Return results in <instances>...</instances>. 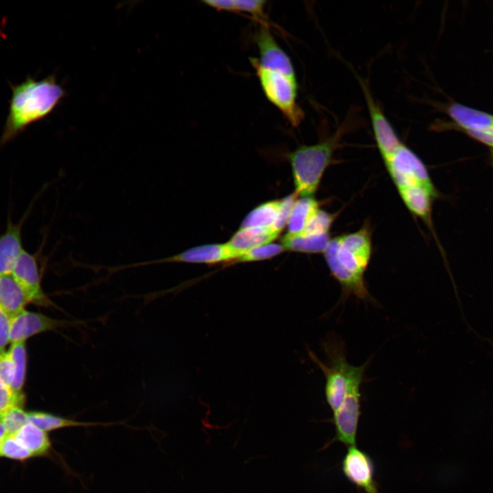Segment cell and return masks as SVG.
Instances as JSON below:
<instances>
[{"label":"cell","instance_id":"obj_11","mask_svg":"<svg viewBox=\"0 0 493 493\" xmlns=\"http://www.w3.org/2000/svg\"><path fill=\"white\" fill-rule=\"evenodd\" d=\"M255 40L260 55L256 59L261 66L296 78L290 58L275 40L268 23H259Z\"/></svg>","mask_w":493,"mask_h":493},{"label":"cell","instance_id":"obj_26","mask_svg":"<svg viewBox=\"0 0 493 493\" xmlns=\"http://www.w3.org/2000/svg\"><path fill=\"white\" fill-rule=\"evenodd\" d=\"M0 457L23 462L34 456L13 434L5 433L0 441Z\"/></svg>","mask_w":493,"mask_h":493},{"label":"cell","instance_id":"obj_31","mask_svg":"<svg viewBox=\"0 0 493 493\" xmlns=\"http://www.w3.org/2000/svg\"><path fill=\"white\" fill-rule=\"evenodd\" d=\"M297 196L298 195L294 192L281 199V203L279 213L275 223L272 226V227L279 233L285 225H287L292 207Z\"/></svg>","mask_w":493,"mask_h":493},{"label":"cell","instance_id":"obj_1","mask_svg":"<svg viewBox=\"0 0 493 493\" xmlns=\"http://www.w3.org/2000/svg\"><path fill=\"white\" fill-rule=\"evenodd\" d=\"M371 237L370 226L365 224L356 231L331 238L323 253L344 299L353 296L364 301L372 300L364 279L372 253Z\"/></svg>","mask_w":493,"mask_h":493},{"label":"cell","instance_id":"obj_35","mask_svg":"<svg viewBox=\"0 0 493 493\" xmlns=\"http://www.w3.org/2000/svg\"><path fill=\"white\" fill-rule=\"evenodd\" d=\"M5 433H6L5 430L3 425L0 422V441H1V438H3V436L5 434Z\"/></svg>","mask_w":493,"mask_h":493},{"label":"cell","instance_id":"obj_28","mask_svg":"<svg viewBox=\"0 0 493 493\" xmlns=\"http://www.w3.org/2000/svg\"><path fill=\"white\" fill-rule=\"evenodd\" d=\"M284 251L286 249L281 244L270 242L247 251L233 263L264 260L272 258Z\"/></svg>","mask_w":493,"mask_h":493},{"label":"cell","instance_id":"obj_3","mask_svg":"<svg viewBox=\"0 0 493 493\" xmlns=\"http://www.w3.org/2000/svg\"><path fill=\"white\" fill-rule=\"evenodd\" d=\"M347 131L344 122L337 130L322 141L303 145L288 155L290 162L295 193L301 197H312L323 175L332 161L342 136Z\"/></svg>","mask_w":493,"mask_h":493},{"label":"cell","instance_id":"obj_27","mask_svg":"<svg viewBox=\"0 0 493 493\" xmlns=\"http://www.w3.org/2000/svg\"><path fill=\"white\" fill-rule=\"evenodd\" d=\"M336 217V214H331L319 208L310 218L303 231L300 233L318 235L329 233L331 227Z\"/></svg>","mask_w":493,"mask_h":493},{"label":"cell","instance_id":"obj_20","mask_svg":"<svg viewBox=\"0 0 493 493\" xmlns=\"http://www.w3.org/2000/svg\"><path fill=\"white\" fill-rule=\"evenodd\" d=\"M13 435L34 457L50 454L52 444L48 433L34 424L28 422Z\"/></svg>","mask_w":493,"mask_h":493},{"label":"cell","instance_id":"obj_15","mask_svg":"<svg viewBox=\"0 0 493 493\" xmlns=\"http://www.w3.org/2000/svg\"><path fill=\"white\" fill-rule=\"evenodd\" d=\"M398 191L407 208L431 225L432 203L438 193L420 185L401 188Z\"/></svg>","mask_w":493,"mask_h":493},{"label":"cell","instance_id":"obj_19","mask_svg":"<svg viewBox=\"0 0 493 493\" xmlns=\"http://www.w3.org/2000/svg\"><path fill=\"white\" fill-rule=\"evenodd\" d=\"M29 300L11 275H0V305L12 317L25 309Z\"/></svg>","mask_w":493,"mask_h":493},{"label":"cell","instance_id":"obj_10","mask_svg":"<svg viewBox=\"0 0 493 493\" xmlns=\"http://www.w3.org/2000/svg\"><path fill=\"white\" fill-rule=\"evenodd\" d=\"M76 324V322L55 319L41 313L23 309L11 317L10 340L12 343L25 342L35 335Z\"/></svg>","mask_w":493,"mask_h":493},{"label":"cell","instance_id":"obj_12","mask_svg":"<svg viewBox=\"0 0 493 493\" xmlns=\"http://www.w3.org/2000/svg\"><path fill=\"white\" fill-rule=\"evenodd\" d=\"M362 88L367 103L372 131L378 150L383 160H385L403 142L379 105L374 100L368 87L362 83Z\"/></svg>","mask_w":493,"mask_h":493},{"label":"cell","instance_id":"obj_25","mask_svg":"<svg viewBox=\"0 0 493 493\" xmlns=\"http://www.w3.org/2000/svg\"><path fill=\"white\" fill-rule=\"evenodd\" d=\"M9 352L13 359L15 374L11 388L16 393L23 394L27 373V354L25 342L12 343Z\"/></svg>","mask_w":493,"mask_h":493},{"label":"cell","instance_id":"obj_14","mask_svg":"<svg viewBox=\"0 0 493 493\" xmlns=\"http://www.w3.org/2000/svg\"><path fill=\"white\" fill-rule=\"evenodd\" d=\"M27 214L14 223L8 218L5 231L0 235V275H11L13 267L23 251L22 227Z\"/></svg>","mask_w":493,"mask_h":493},{"label":"cell","instance_id":"obj_33","mask_svg":"<svg viewBox=\"0 0 493 493\" xmlns=\"http://www.w3.org/2000/svg\"><path fill=\"white\" fill-rule=\"evenodd\" d=\"M10 324L11 316L0 305V353L4 351L6 345L10 342Z\"/></svg>","mask_w":493,"mask_h":493},{"label":"cell","instance_id":"obj_2","mask_svg":"<svg viewBox=\"0 0 493 493\" xmlns=\"http://www.w3.org/2000/svg\"><path fill=\"white\" fill-rule=\"evenodd\" d=\"M11 89L8 114L0 140L2 145L48 115L64 95L63 89L53 77L36 80L27 76L23 82L12 84Z\"/></svg>","mask_w":493,"mask_h":493},{"label":"cell","instance_id":"obj_6","mask_svg":"<svg viewBox=\"0 0 493 493\" xmlns=\"http://www.w3.org/2000/svg\"><path fill=\"white\" fill-rule=\"evenodd\" d=\"M367 362L357 366L349 383L341 405L333 412L335 436L332 442H340L348 447L355 446L359 419L361 415V386Z\"/></svg>","mask_w":493,"mask_h":493},{"label":"cell","instance_id":"obj_22","mask_svg":"<svg viewBox=\"0 0 493 493\" xmlns=\"http://www.w3.org/2000/svg\"><path fill=\"white\" fill-rule=\"evenodd\" d=\"M318 209L319 203L312 197L296 199L287 223V233L296 235L301 233Z\"/></svg>","mask_w":493,"mask_h":493},{"label":"cell","instance_id":"obj_37","mask_svg":"<svg viewBox=\"0 0 493 493\" xmlns=\"http://www.w3.org/2000/svg\"><path fill=\"white\" fill-rule=\"evenodd\" d=\"M0 418H1V416H0Z\"/></svg>","mask_w":493,"mask_h":493},{"label":"cell","instance_id":"obj_30","mask_svg":"<svg viewBox=\"0 0 493 493\" xmlns=\"http://www.w3.org/2000/svg\"><path fill=\"white\" fill-rule=\"evenodd\" d=\"M24 402V394L15 392L10 386L0 379V416L14 406L23 407Z\"/></svg>","mask_w":493,"mask_h":493},{"label":"cell","instance_id":"obj_29","mask_svg":"<svg viewBox=\"0 0 493 493\" xmlns=\"http://www.w3.org/2000/svg\"><path fill=\"white\" fill-rule=\"evenodd\" d=\"M0 422L6 433L14 434L28 421V412L22 406H14L1 416Z\"/></svg>","mask_w":493,"mask_h":493},{"label":"cell","instance_id":"obj_16","mask_svg":"<svg viewBox=\"0 0 493 493\" xmlns=\"http://www.w3.org/2000/svg\"><path fill=\"white\" fill-rule=\"evenodd\" d=\"M279 234L272 227L240 228L227 243L242 256L253 248L272 242Z\"/></svg>","mask_w":493,"mask_h":493},{"label":"cell","instance_id":"obj_5","mask_svg":"<svg viewBox=\"0 0 493 493\" xmlns=\"http://www.w3.org/2000/svg\"><path fill=\"white\" fill-rule=\"evenodd\" d=\"M249 60L265 97L281 112L291 126L298 127L304 118V112L297 103L296 78L264 68L255 58Z\"/></svg>","mask_w":493,"mask_h":493},{"label":"cell","instance_id":"obj_24","mask_svg":"<svg viewBox=\"0 0 493 493\" xmlns=\"http://www.w3.org/2000/svg\"><path fill=\"white\" fill-rule=\"evenodd\" d=\"M28 421L47 432L71 427H89L101 425L76 421L41 411L28 412Z\"/></svg>","mask_w":493,"mask_h":493},{"label":"cell","instance_id":"obj_17","mask_svg":"<svg viewBox=\"0 0 493 493\" xmlns=\"http://www.w3.org/2000/svg\"><path fill=\"white\" fill-rule=\"evenodd\" d=\"M448 116L463 131L481 130L493 127V115L453 103L447 108Z\"/></svg>","mask_w":493,"mask_h":493},{"label":"cell","instance_id":"obj_13","mask_svg":"<svg viewBox=\"0 0 493 493\" xmlns=\"http://www.w3.org/2000/svg\"><path fill=\"white\" fill-rule=\"evenodd\" d=\"M342 470L349 481L365 493H379L372 461L356 446L348 447L342 462Z\"/></svg>","mask_w":493,"mask_h":493},{"label":"cell","instance_id":"obj_23","mask_svg":"<svg viewBox=\"0 0 493 493\" xmlns=\"http://www.w3.org/2000/svg\"><path fill=\"white\" fill-rule=\"evenodd\" d=\"M281 203L280 199L258 205L246 215L240 228L272 227L278 217Z\"/></svg>","mask_w":493,"mask_h":493},{"label":"cell","instance_id":"obj_9","mask_svg":"<svg viewBox=\"0 0 493 493\" xmlns=\"http://www.w3.org/2000/svg\"><path fill=\"white\" fill-rule=\"evenodd\" d=\"M11 275L28 297L29 302L38 306L54 305L41 286L38 258L25 249L17 259Z\"/></svg>","mask_w":493,"mask_h":493},{"label":"cell","instance_id":"obj_18","mask_svg":"<svg viewBox=\"0 0 493 493\" xmlns=\"http://www.w3.org/2000/svg\"><path fill=\"white\" fill-rule=\"evenodd\" d=\"M203 3L217 10L246 14L251 16L259 23H266L264 0H205Z\"/></svg>","mask_w":493,"mask_h":493},{"label":"cell","instance_id":"obj_7","mask_svg":"<svg viewBox=\"0 0 493 493\" xmlns=\"http://www.w3.org/2000/svg\"><path fill=\"white\" fill-rule=\"evenodd\" d=\"M383 162L398 190L420 185L437 192L425 164L403 143Z\"/></svg>","mask_w":493,"mask_h":493},{"label":"cell","instance_id":"obj_4","mask_svg":"<svg viewBox=\"0 0 493 493\" xmlns=\"http://www.w3.org/2000/svg\"><path fill=\"white\" fill-rule=\"evenodd\" d=\"M327 364L323 363L312 351L309 356L321 370L325 377V394L326 401L332 412L342 403L346 394L349 383L357 366L349 363L345 346L336 335H330L323 343Z\"/></svg>","mask_w":493,"mask_h":493},{"label":"cell","instance_id":"obj_21","mask_svg":"<svg viewBox=\"0 0 493 493\" xmlns=\"http://www.w3.org/2000/svg\"><path fill=\"white\" fill-rule=\"evenodd\" d=\"M331 240L330 233L318 235L286 233L281 240V244L286 251L305 253H324Z\"/></svg>","mask_w":493,"mask_h":493},{"label":"cell","instance_id":"obj_32","mask_svg":"<svg viewBox=\"0 0 493 493\" xmlns=\"http://www.w3.org/2000/svg\"><path fill=\"white\" fill-rule=\"evenodd\" d=\"M15 374L13 359L8 351L0 353V379L11 387Z\"/></svg>","mask_w":493,"mask_h":493},{"label":"cell","instance_id":"obj_34","mask_svg":"<svg viewBox=\"0 0 493 493\" xmlns=\"http://www.w3.org/2000/svg\"><path fill=\"white\" fill-rule=\"evenodd\" d=\"M470 136L493 149V127L481 130L464 131Z\"/></svg>","mask_w":493,"mask_h":493},{"label":"cell","instance_id":"obj_8","mask_svg":"<svg viewBox=\"0 0 493 493\" xmlns=\"http://www.w3.org/2000/svg\"><path fill=\"white\" fill-rule=\"evenodd\" d=\"M241 254L233 249L227 242L223 244H207L190 248L181 253L168 257L143 261L109 268L111 272L138 266L164 263H194L214 264L220 262H233Z\"/></svg>","mask_w":493,"mask_h":493},{"label":"cell","instance_id":"obj_36","mask_svg":"<svg viewBox=\"0 0 493 493\" xmlns=\"http://www.w3.org/2000/svg\"><path fill=\"white\" fill-rule=\"evenodd\" d=\"M492 163H493V149L492 150Z\"/></svg>","mask_w":493,"mask_h":493}]
</instances>
